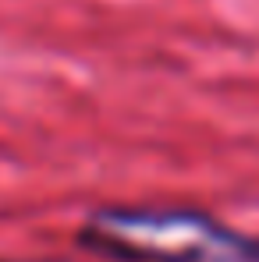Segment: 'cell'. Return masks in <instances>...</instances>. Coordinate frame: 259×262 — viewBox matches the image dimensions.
<instances>
[{"instance_id": "obj_1", "label": "cell", "mask_w": 259, "mask_h": 262, "mask_svg": "<svg viewBox=\"0 0 259 262\" xmlns=\"http://www.w3.org/2000/svg\"><path fill=\"white\" fill-rule=\"evenodd\" d=\"M75 241L110 262H259V237L199 209H99Z\"/></svg>"}, {"instance_id": "obj_2", "label": "cell", "mask_w": 259, "mask_h": 262, "mask_svg": "<svg viewBox=\"0 0 259 262\" xmlns=\"http://www.w3.org/2000/svg\"><path fill=\"white\" fill-rule=\"evenodd\" d=\"M0 262H7V259H0Z\"/></svg>"}]
</instances>
